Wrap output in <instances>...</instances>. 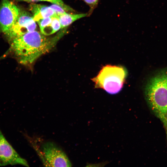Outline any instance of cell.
I'll return each mask as SVG.
<instances>
[{"label": "cell", "mask_w": 167, "mask_h": 167, "mask_svg": "<svg viewBox=\"0 0 167 167\" xmlns=\"http://www.w3.org/2000/svg\"><path fill=\"white\" fill-rule=\"evenodd\" d=\"M63 34L61 32L49 38L41 32L34 30L11 41V48L20 63L30 66L53 48Z\"/></svg>", "instance_id": "1"}, {"label": "cell", "mask_w": 167, "mask_h": 167, "mask_svg": "<svg viewBox=\"0 0 167 167\" xmlns=\"http://www.w3.org/2000/svg\"><path fill=\"white\" fill-rule=\"evenodd\" d=\"M145 95L152 109L167 128V70L150 79L145 88Z\"/></svg>", "instance_id": "2"}, {"label": "cell", "mask_w": 167, "mask_h": 167, "mask_svg": "<svg viewBox=\"0 0 167 167\" xmlns=\"http://www.w3.org/2000/svg\"><path fill=\"white\" fill-rule=\"evenodd\" d=\"M127 75V71L124 67L108 65L104 66L92 80L96 88L115 94L122 90Z\"/></svg>", "instance_id": "3"}, {"label": "cell", "mask_w": 167, "mask_h": 167, "mask_svg": "<svg viewBox=\"0 0 167 167\" xmlns=\"http://www.w3.org/2000/svg\"><path fill=\"white\" fill-rule=\"evenodd\" d=\"M44 161L51 166L70 167L72 164L64 152L55 143L48 142L42 147Z\"/></svg>", "instance_id": "4"}, {"label": "cell", "mask_w": 167, "mask_h": 167, "mask_svg": "<svg viewBox=\"0 0 167 167\" xmlns=\"http://www.w3.org/2000/svg\"><path fill=\"white\" fill-rule=\"evenodd\" d=\"M16 165L29 166L27 161L19 156L7 141L0 128V166Z\"/></svg>", "instance_id": "5"}, {"label": "cell", "mask_w": 167, "mask_h": 167, "mask_svg": "<svg viewBox=\"0 0 167 167\" xmlns=\"http://www.w3.org/2000/svg\"><path fill=\"white\" fill-rule=\"evenodd\" d=\"M36 25L33 17L20 11L16 21L5 34L10 41L28 32L35 30Z\"/></svg>", "instance_id": "6"}, {"label": "cell", "mask_w": 167, "mask_h": 167, "mask_svg": "<svg viewBox=\"0 0 167 167\" xmlns=\"http://www.w3.org/2000/svg\"><path fill=\"white\" fill-rule=\"evenodd\" d=\"M20 10L9 0H2L0 5V29L5 34L17 19Z\"/></svg>", "instance_id": "7"}, {"label": "cell", "mask_w": 167, "mask_h": 167, "mask_svg": "<svg viewBox=\"0 0 167 167\" xmlns=\"http://www.w3.org/2000/svg\"><path fill=\"white\" fill-rule=\"evenodd\" d=\"M41 32L46 36L51 35L61 28L58 16L56 14L37 21Z\"/></svg>", "instance_id": "8"}, {"label": "cell", "mask_w": 167, "mask_h": 167, "mask_svg": "<svg viewBox=\"0 0 167 167\" xmlns=\"http://www.w3.org/2000/svg\"><path fill=\"white\" fill-rule=\"evenodd\" d=\"M29 9L33 14V18L35 21L56 14L50 6L36 4H31Z\"/></svg>", "instance_id": "9"}, {"label": "cell", "mask_w": 167, "mask_h": 167, "mask_svg": "<svg viewBox=\"0 0 167 167\" xmlns=\"http://www.w3.org/2000/svg\"><path fill=\"white\" fill-rule=\"evenodd\" d=\"M86 13L69 14H66L58 15L61 25V28L68 26L76 20L86 17Z\"/></svg>", "instance_id": "10"}, {"label": "cell", "mask_w": 167, "mask_h": 167, "mask_svg": "<svg viewBox=\"0 0 167 167\" xmlns=\"http://www.w3.org/2000/svg\"><path fill=\"white\" fill-rule=\"evenodd\" d=\"M25 1L28 2L47 1L60 6L66 11H74L70 6L65 4L62 0H25Z\"/></svg>", "instance_id": "11"}, {"label": "cell", "mask_w": 167, "mask_h": 167, "mask_svg": "<svg viewBox=\"0 0 167 167\" xmlns=\"http://www.w3.org/2000/svg\"><path fill=\"white\" fill-rule=\"evenodd\" d=\"M89 6L90 10L89 13V15L92 12L93 10L96 6L99 0H83Z\"/></svg>", "instance_id": "12"}, {"label": "cell", "mask_w": 167, "mask_h": 167, "mask_svg": "<svg viewBox=\"0 0 167 167\" xmlns=\"http://www.w3.org/2000/svg\"><path fill=\"white\" fill-rule=\"evenodd\" d=\"M58 15L66 14L65 10L62 7L57 4H54L49 6Z\"/></svg>", "instance_id": "13"}, {"label": "cell", "mask_w": 167, "mask_h": 167, "mask_svg": "<svg viewBox=\"0 0 167 167\" xmlns=\"http://www.w3.org/2000/svg\"><path fill=\"white\" fill-rule=\"evenodd\" d=\"M166 134H167V128H166Z\"/></svg>", "instance_id": "14"}, {"label": "cell", "mask_w": 167, "mask_h": 167, "mask_svg": "<svg viewBox=\"0 0 167 167\" xmlns=\"http://www.w3.org/2000/svg\"><path fill=\"white\" fill-rule=\"evenodd\" d=\"M24 0V1H25V0Z\"/></svg>", "instance_id": "15"}, {"label": "cell", "mask_w": 167, "mask_h": 167, "mask_svg": "<svg viewBox=\"0 0 167 167\" xmlns=\"http://www.w3.org/2000/svg\"></svg>", "instance_id": "16"}]
</instances>
